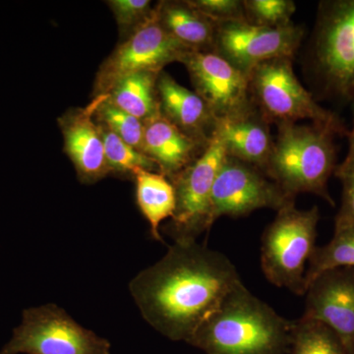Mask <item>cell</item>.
<instances>
[{
  "label": "cell",
  "instance_id": "6da1fadb",
  "mask_svg": "<svg viewBox=\"0 0 354 354\" xmlns=\"http://www.w3.org/2000/svg\"><path fill=\"white\" fill-rule=\"evenodd\" d=\"M241 285L225 254L187 241L174 242L162 259L136 274L129 290L151 327L171 341L188 344Z\"/></svg>",
  "mask_w": 354,
  "mask_h": 354
},
{
  "label": "cell",
  "instance_id": "7a4b0ae2",
  "mask_svg": "<svg viewBox=\"0 0 354 354\" xmlns=\"http://www.w3.org/2000/svg\"><path fill=\"white\" fill-rule=\"evenodd\" d=\"M295 321L241 285L202 324L188 344L206 354H288Z\"/></svg>",
  "mask_w": 354,
  "mask_h": 354
},
{
  "label": "cell",
  "instance_id": "3957f363",
  "mask_svg": "<svg viewBox=\"0 0 354 354\" xmlns=\"http://www.w3.org/2000/svg\"><path fill=\"white\" fill-rule=\"evenodd\" d=\"M278 127L266 174L291 197L311 193L335 206L328 183L337 167L334 137L341 133L315 123H281Z\"/></svg>",
  "mask_w": 354,
  "mask_h": 354
},
{
  "label": "cell",
  "instance_id": "277c9868",
  "mask_svg": "<svg viewBox=\"0 0 354 354\" xmlns=\"http://www.w3.org/2000/svg\"><path fill=\"white\" fill-rule=\"evenodd\" d=\"M319 220L317 206L299 209L293 203L277 212L261 242V269L272 285L304 297L306 264L317 247Z\"/></svg>",
  "mask_w": 354,
  "mask_h": 354
},
{
  "label": "cell",
  "instance_id": "5b68a950",
  "mask_svg": "<svg viewBox=\"0 0 354 354\" xmlns=\"http://www.w3.org/2000/svg\"><path fill=\"white\" fill-rule=\"evenodd\" d=\"M292 58L278 57L254 67L249 73V87L254 104H257L268 121L297 123L308 120L348 134L344 123L319 106L313 95L302 86L295 75Z\"/></svg>",
  "mask_w": 354,
  "mask_h": 354
},
{
  "label": "cell",
  "instance_id": "8992f818",
  "mask_svg": "<svg viewBox=\"0 0 354 354\" xmlns=\"http://www.w3.org/2000/svg\"><path fill=\"white\" fill-rule=\"evenodd\" d=\"M108 339L77 323L57 304L30 307L0 354H111Z\"/></svg>",
  "mask_w": 354,
  "mask_h": 354
},
{
  "label": "cell",
  "instance_id": "52a82bcc",
  "mask_svg": "<svg viewBox=\"0 0 354 354\" xmlns=\"http://www.w3.org/2000/svg\"><path fill=\"white\" fill-rule=\"evenodd\" d=\"M314 62L326 92L354 99V0L321 3Z\"/></svg>",
  "mask_w": 354,
  "mask_h": 354
},
{
  "label": "cell",
  "instance_id": "ba28073f",
  "mask_svg": "<svg viewBox=\"0 0 354 354\" xmlns=\"http://www.w3.org/2000/svg\"><path fill=\"white\" fill-rule=\"evenodd\" d=\"M227 157L225 142L216 127L204 152L171 179L176 188V209L167 227V234L174 242L196 241L212 227V192Z\"/></svg>",
  "mask_w": 354,
  "mask_h": 354
},
{
  "label": "cell",
  "instance_id": "9c48e42d",
  "mask_svg": "<svg viewBox=\"0 0 354 354\" xmlns=\"http://www.w3.org/2000/svg\"><path fill=\"white\" fill-rule=\"evenodd\" d=\"M190 48L177 41L158 19L153 7L150 17L130 32L100 67L94 95L111 92L120 79L141 71L160 73L165 65L181 62Z\"/></svg>",
  "mask_w": 354,
  "mask_h": 354
},
{
  "label": "cell",
  "instance_id": "30bf717a",
  "mask_svg": "<svg viewBox=\"0 0 354 354\" xmlns=\"http://www.w3.org/2000/svg\"><path fill=\"white\" fill-rule=\"evenodd\" d=\"M293 203L295 198L259 167L227 156L214 184L209 223L213 227L221 216L242 218L265 208L278 212Z\"/></svg>",
  "mask_w": 354,
  "mask_h": 354
},
{
  "label": "cell",
  "instance_id": "8fae6325",
  "mask_svg": "<svg viewBox=\"0 0 354 354\" xmlns=\"http://www.w3.org/2000/svg\"><path fill=\"white\" fill-rule=\"evenodd\" d=\"M181 62L216 121L254 111L249 76L215 50L190 51Z\"/></svg>",
  "mask_w": 354,
  "mask_h": 354
},
{
  "label": "cell",
  "instance_id": "7c38bea8",
  "mask_svg": "<svg viewBox=\"0 0 354 354\" xmlns=\"http://www.w3.org/2000/svg\"><path fill=\"white\" fill-rule=\"evenodd\" d=\"M304 29L290 24L269 28L247 21L216 26L215 51L249 75L254 67L278 57L292 58L304 38Z\"/></svg>",
  "mask_w": 354,
  "mask_h": 354
},
{
  "label": "cell",
  "instance_id": "4fadbf2b",
  "mask_svg": "<svg viewBox=\"0 0 354 354\" xmlns=\"http://www.w3.org/2000/svg\"><path fill=\"white\" fill-rule=\"evenodd\" d=\"M304 318L329 327L341 339L346 353L354 354V268L327 270L305 291Z\"/></svg>",
  "mask_w": 354,
  "mask_h": 354
},
{
  "label": "cell",
  "instance_id": "5bb4252c",
  "mask_svg": "<svg viewBox=\"0 0 354 354\" xmlns=\"http://www.w3.org/2000/svg\"><path fill=\"white\" fill-rule=\"evenodd\" d=\"M109 94L95 95L84 108L74 109L58 120L64 138V152L75 167L81 183H97L111 174L101 127L95 111Z\"/></svg>",
  "mask_w": 354,
  "mask_h": 354
},
{
  "label": "cell",
  "instance_id": "9a60e30c",
  "mask_svg": "<svg viewBox=\"0 0 354 354\" xmlns=\"http://www.w3.org/2000/svg\"><path fill=\"white\" fill-rule=\"evenodd\" d=\"M207 145L179 129L160 111L144 121L143 152L156 162L158 172L171 180L192 164Z\"/></svg>",
  "mask_w": 354,
  "mask_h": 354
},
{
  "label": "cell",
  "instance_id": "2e32d148",
  "mask_svg": "<svg viewBox=\"0 0 354 354\" xmlns=\"http://www.w3.org/2000/svg\"><path fill=\"white\" fill-rule=\"evenodd\" d=\"M157 92L162 115L192 138L208 144L216 120L196 92L179 85L165 71L158 74Z\"/></svg>",
  "mask_w": 354,
  "mask_h": 354
},
{
  "label": "cell",
  "instance_id": "e0dca14e",
  "mask_svg": "<svg viewBox=\"0 0 354 354\" xmlns=\"http://www.w3.org/2000/svg\"><path fill=\"white\" fill-rule=\"evenodd\" d=\"M268 123L255 111L216 121V129L225 142L227 156L265 171L274 143Z\"/></svg>",
  "mask_w": 354,
  "mask_h": 354
},
{
  "label": "cell",
  "instance_id": "ac0fdd59",
  "mask_svg": "<svg viewBox=\"0 0 354 354\" xmlns=\"http://www.w3.org/2000/svg\"><path fill=\"white\" fill-rule=\"evenodd\" d=\"M156 10L162 27L186 48L194 51L215 50L218 24L187 1H162Z\"/></svg>",
  "mask_w": 354,
  "mask_h": 354
},
{
  "label": "cell",
  "instance_id": "d6986e66",
  "mask_svg": "<svg viewBox=\"0 0 354 354\" xmlns=\"http://www.w3.org/2000/svg\"><path fill=\"white\" fill-rule=\"evenodd\" d=\"M133 177L136 183V201L151 227L155 241L164 243L160 232L162 221L174 218L176 209V188L160 172L138 169Z\"/></svg>",
  "mask_w": 354,
  "mask_h": 354
},
{
  "label": "cell",
  "instance_id": "ffe728a7",
  "mask_svg": "<svg viewBox=\"0 0 354 354\" xmlns=\"http://www.w3.org/2000/svg\"><path fill=\"white\" fill-rule=\"evenodd\" d=\"M158 74L141 71L120 79L109 93L114 106L142 121L160 113L157 92Z\"/></svg>",
  "mask_w": 354,
  "mask_h": 354
},
{
  "label": "cell",
  "instance_id": "44dd1931",
  "mask_svg": "<svg viewBox=\"0 0 354 354\" xmlns=\"http://www.w3.org/2000/svg\"><path fill=\"white\" fill-rule=\"evenodd\" d=\"M305 285L327 270L354 268V223L335 227L334 236L326 245L316 247L308 262Z\"/></svg>",
  "mask_w": 354,
  "mask_h": 354
},
{
  "label": "cell",
  "instance_id": "7402d4cb",
  "mask_svg": "<svg viewBox=\"0 0 354 354\" xmlns=\"http://www.w3.org/2000/svg\"><path fill=\"white\" fill-rule=\"evenodd\" d=\"M291 354H348L337 335L327 326L300 317L295 320Z\"/></svg>",
  "mask_w": 354,
  "mask_h": 354
},
{
  "label": "cell",
  "instance_id": "603a6c76",
  "mask_svg": "<svg viewBox=\"0 0 354 354\" xmlns=\"http://www.w3.org/2000/svg\"><path fill=\"white\" fill-rule=\"evenodd\" d=\"M104 140V153L111 172L131 176L138 169L158 171V165L145 153L133 148L109 128L99 123Z\"/></svg>",
  "mask_w": 354,
  "mask_h": 354
},
{
  "label": "cell",
  "instance_id": "cb8c5ba5",
  "mask_svg": "<svg viewBox=\"0 0 354 354\" xmlns=\"http://www.w3.org/2000/svg\"><path fill=\"white\" fill-rule=\"evenodd\" d=\"M95 120L133 148L144 153V121L114 106L109 97L95 111Z\"/></svg>",
  "mask_w": 354,
  "mask_h": 354
},
{
  "label": "cell",
  "instance_id": "d4e9b609",
  "mask_svg": "<svg viewBox=\"0 0 354 354\" xmlns=\"http://www.w3.org/2000/svg\"><path fill=\"white\" fill-rule=\"evenodd\" d=\"M243 7L247 22L269 28L292 24L291 17L297 10L291 0H245Z\"/></svg>",
  "mask_w": 354,
  "mask_h": 354
},
{
  "label": "cell",
  "instance_id": "484cf974",
  "mask_svg": "<svg viewBox=\"0 0 354 354\" xmlns=\"http://www.w3.org/2000/svg\"><path fill=\"white\" fill-rule=\"evenodd\" d=\"M108 3L121 31L129 34L145 22L153 10L149 0H111Z\"/></svg>",
  "mask_w": 354,
  "mask_h": 354
},
{
  "label": "cell",
  "instance_id": "4316f807",
  "mask_svg": "<svg viewBox=\"0 0 354 354\" xmlns=\"http://www.w3.org/2000/svg\"><path fill=\"white\" fill-rule=\"evenodd\" d=\"M335 176L342 181V197L335 227L354 223V158H346L335 169Z\"/></svg>",
  "mask_w": 354,
  "mask_h": 354
},
{
  "label": "cell",
  "instance_id": "83f0119b",
  "mask_svg": "<svg viewBox=\"0 0 354 354\" xmlns=\"http://www.w3.org/2000/svg\"><path fill=\"white\" fill-rule=\"evenodd\" d=\"M188 4L216 24L246 21L243 1L239 0H191Z\"/></svg>",
  "mask_w": 354,
  "mask_h": 354
},
{
  "label": "cell",
  "instance_id": "f1b7e54d",
  "mask_svg": "<svg viewBox=\"0 0 354 354\" xmlns=\"http://www.w3.org/2000/svg\"><path fill=\"white\" fill-rule=\"evenodd\" d=\"M354 100V99H353ZM348 152L346 158H354V109H353V124L351 131L348 132Z\"/></svg>",
  "mask_w": 354,
  "mask_h": 354
}]
</instances>
